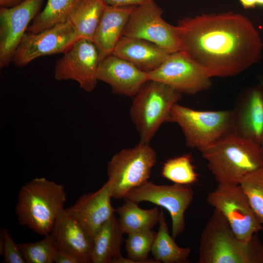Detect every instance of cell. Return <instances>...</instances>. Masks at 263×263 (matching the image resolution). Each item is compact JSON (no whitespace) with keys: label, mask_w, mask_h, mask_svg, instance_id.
<instances>
[{"label":"cell","mask_w":263,"mask_h":263,"mask_svg":"<svg viewBox=\"0 0 263 263\" xmlns=\"http://www.w3.org/2000/svg\"><path fill=\"white\" fill-rule=\"evenodd\" d=\"M147 73L149 80L163 83L181 94L193 95L212 84L206 71L180 51L169 54L159 67Z\"/></svg>","instance_id":"7c38bea8"},{"label":"cell","mask_w":263,"mask_h":263,"mask_svg":"<svg viewBox=\"0 0 263 263\" xmlns=\"http://www.w3.org/2000/svg\"><path fill=\"white\" fill-rule=\"evenodd\" d=\"M170 121L179 126L188 147L201 151L232 132L233 111H199L177 103L171 110Z\"/></svg>","instance_id":"52a82bcc"},{"label":"cell","mask_w":263,"mask_h":263,"mask_svg":"<svg viewBox=\"0 0 263 263\" xmlns=\"http://www.w3.org/2000/svg\"><path fill=\"white\" fill-rule=\"evenodd\" d=\"M107 5L112 6H138L154 0H103Z\"/></svg>","instance_id":"1f68e13d"},{"label":"cell","mask_w":263,"mask_h":263,"mask_svg":"<svg viewBox=\"0 0 263 263\" xmlns=\"http://www.w3.org/2000/svg\"><path fill=\"white\" fill-rule=\"evenodd\" d=\"M163 10L154 0L136 6L124 30L123 36L151 42L169 54L180 51L178 27L162 18Z\"/></svg>","instance_id":"9c48e42d"},{"label":"cell","mask_w":263,"mask_h":263,"mask_svg":"<svg viewBox=\"0 0 263 263\" xmlns=\"http://www.w3.org/2000/svg\"><path fill=\"white\" fill-rule=\"evenodd\" d=\"M190 154L167 160L163 163L161 174L174 184L191 185L198 181V175L192 163Z\"/></svg>","instance_id":"4316f807"},{"label":"cell","mask_w":263,"mask_h":263,"mask_svg":"<svg viewBox=\"0 0 263 263\" xmlns=\"http://www.w3.org/2000/svg\"><path fill=\"white\" fill-rule=\"evenodd\" d=\"M239 1L245 9L254 8L257 5L256 0H239Z\"/></svg>","instance_id":"836d02e7"},{"label":"cell","mask_w":263,"mask_h":263,"mask_svg":"<svg viewBox=\"0 0 263 263\" xmlns=\"http://www.w3.org/2000/svg\"><path fill=\"white\" fill-rule=\"evenodd\" d=\"M112 198L106 182L97 191L82 195L65 210L93 238L100 227L116 212L111 204Z\"/></svg>","instance_id":"9a60e30c"},{"label":"cell","mask_w":263,"mask_h":263,"mask_svg":"<svg viewBox=\"0 0 263 263\" xmlns=\"http://www.w3.org/2000/svg\"><path fill=\"white\" fill-rule=\"evenodd\" d=\"M193 197L194 190L191 185H158L148 181L131 190L124 200L137 204L149 202L165 208L170 215L172 236L175 238L185 230V213Z\"/></svg>","instance_id":"30bf717a"},{"label":"cell","mask_w":263,"mask_h":263,"mask_svg":"<svg viewBox=\"0 0 263 263\" xmlns=\"http://www.w3.org/2000/svg\"><path fill=\"white\" fill-rule=\"evenodd\" d=\"M80 0H47L45 8L39 12L28 27L27 32L37 33L66 22Z\"/></svg>","instance_id":"d4e9b609"},{"label":"cell","mask_w":263,"mask_h":263,"mask_svg":"<svg viewBox=\"0 0 263 263\" xmlns=\"http://www.w3.org/2000/svg\"><path fill=\"white\" fill-rule=\"evenodd\" d=\"M106 6L103 0H80L66 21L72 24L79 38L93 41Z\"/></svg>","instance_id":"7402d4cb"},{"label":"cell","mask_w":263,"mask_h":263,"mask_svg":"<svg viewBox=\"0 0 263 263\" xmlns=\"http://www.w3.org/2000/svg\"><path fill=\"white\" fill-rule=\"evenodd\" d=\"M180 51L210 77L236 75L258 63L261 36L246 16L227 12L186 18L178 22Z\"/></svg>","instance_id":"6da1fadb"},{"label":"cell","mask_w":263,"mask_h":263,"mask_svg":"<svg viewBox=\"0 0 263 263\" xmlns=\"http://www.w3.org/2000/svg\"><path fill=\"white\" fill-rule=\"evenodd\" d=\"M198 251L199 263H263V243L258 235L240 241L214 209L201 233Z\"/></svg>","instance_id":"7a4b0ae2"},{"label":"cell","mask_w":263,"mask_h":263,"mask_svg":"<svg viewBox=\"0 0 263 263\" xmlns=\"http://www.w3.org/2000/svg\"><path fill=\"white\" fill-rule=\"evenodd\" d=\"M0 254L5 263H26L19 244H16L8 230L1 228L0 230Z\"/></svg>","instance_id":"f546056e"},{"label":"cell","mask_w":263,"mask_h":263,"mask_svg":"<svg viewBox=\"0 0 263 263\" xmlns=\"http://www.w3.org/2000/svg\"><path fill=\"white\" fill-rule=\"evenodd\" d=\"M97 78L109 84L114 93L131 97H133L149 80L146 72L113 54L101 60Z\"/></svg>","instance_id":"2e32d148"},{"label":"cell","mask_w":263,"mask_h":263,"mask_svg":"<svg viewBox=\"0 0 263 263\" xmlns=\"http://www.w3.org/2000/svg\"><path fill=\"white\" fill-rule=\"evenodd\" d=\"M182 94L159 81L149 80L133 97L130 114L140 141L149 143L164 123L170 121L173 107Z\"/></svg>","instance_id":"5b68a950"},{"label":"cell","mask_w":263,"mask_h":263,"mask_svg":"<svg viewBox=\"0 0 263 263\" xmlns=\"http://www.w3.org/2000/svg\"><path fill=\"white\" fill-rule=\"evenodd\" d=\"M66 201L62 185L44 177L34 178L19 191L16 207L18 220L37 234L46 236Z\"/></svg>","instance_id":"277c9868"},{"label":"cell","mask_w":263,"mask_h":263,"mask_svg":"<svg viewBox=\"0 0 263 263\" xmlns=\"http://www.w3.org/2000/svg\"><path fill=\"white\" fill-rule=\"evenodd\" d=\"M207 201L223 215L240 241L248 242L263 229L239 184H218Z\"/></svg>","instance_id":"ba28073f"},{"label":"cell","mask_w":263,"mask_h":263,"mask_svg":"<svg viewBox=\"0 0 263 263\" xmlns=\"http://www.w3.org/2000/svg\"><path fill=\"white\" fill-rule=\"evenodd\" d=\"M25 0H0V8H9L15 6Z\"/></svg>","instance_id":"d6a6232c"},{"label":"cell","mask_w":263,"mask_h":263,"mask_svg":"<svg viewBox=\"0 0 263 263\" xmlns=\"http://www.w3.org/2000/svg\"><path fill=\"white\" fill-rule=\"evenodd\" d=\"M158 231L154 241L151 253L158 263H184L188 261L191 252L189 247L179 246L169 233L164 212L160 209Z\"/></svg>","instance_id":"cb8c5ba5"},{"label":"cell","mask_w":263,"mask_h":263,"mask_svg":"<svg viewBox=\"0 0 263 263\" xmlns=\"http://www.w3.org/2000/svg\"><path fill=\"white\" fill-rule=\"evenodd\" d=\"M156 157L149 143L141 141L113 155L107 166V182L112 198L124 199L131 190L147 182Z\"/></svg>","instance_id":"8992f818"},{"label":"cell","mask_w":263,"mask_h":263,"mask_svg":"<svg viewBox=\"0 0 263 263\" xmlns=\"http://www.w3.org/2000/svg\"><path fill=\"white\" fill-rule=\"evenodd\" d=\"M18 244L26 263H54L56 248L50 234L39 241Z\"/></svg>","instance_id":"f1b7e54d"},{"label":"cell","mask_w":263,"mask_h":263,"mask_svg":"<svg viewBox=\"0 0 263 263\" xmlns=\"http://www.w3.org/2000/svg\"><path fill=\"white\" fill-rule=\"evenodd\" d=\"M63 54L55 64V79L74 80L85 91H94L98 81L97 73L102 60L100 51L94 42L79 38Z\"/></svg>","instance_id":"8fae6325"},{"label":"cell","mask_w":263,"mask_h":263,"mask_svg":"<svg viewBox=\"0 0 263 263\" xmlns=\"http://www.w3.org/2000/svg\"><path fill=\"white\" fill-rule=\"evenodd\" d=\"M156 234L150 229L128 234L125 240L127 258L121 256L115 263H158L154 259L148 258Z\"/></svg>","instance_id":"484cf974"},{"label":"cell","mask_w":263,"mask_h":263,"mask_svg":"<svg viewBox=\"0 0 263 263\" xmlns=\"http://www.w3.org/2000/svg\"><path fill=\"white\" fill-rule=\"evenodd\" d=\"M132 201L125 200V203L115 209L118 215V222L124 234L152 229L158 223L160 210L157 207L150 209L140 208Z\"/></svg>","instance_id":"603a6c76"},{"label":"cell","mask_w":263,"mask_h":263,"mask_svg":"<svg viewBox=\"0 0 263 263\" xmlns=\"http://www.w3.org/2000/svg\"><path fill=\"white\" fill-rule=\"evenodd\" d=\"M218 184H239L263 168L260 145L231 132L201 151Z\"/></svg>","instance_id":"3957f363"},{"label":"cell","mask_w":263,"mask_h":263,"mask_svg":"<svg viewBox=\"0 0 263 263\" xmlns=\"http://www.w3.org/2000/svg\"><path fill=\"white\" fill-rule=\"evenodd\" d=\"M44 0H25L12 7L0 9V67L12 62L15 51L29 23L39 12Z\"/></svg>","instance_id":"5bb4252c"},{"label":"cell","mask_w":263,"mask_h":263,"mask_svg":"<svg viewBox=\"0 0 263 263\" xmlns=\"http://www.w3.org/2000/svg\"><path fill=\"white\" fill-rule=\"evenodd\" d=\"M257 5L263 7V0H256Z\"/></svg>","instance_id":"d590c367"},{"label":"cell","mask_w":263,"mask_h":263,"mask_svg":"<svg viewBox=\"0 0 263 263\" xmlns=\"http://www.w3.org/2000/svg\"><path fill=\"white\" fill-rule=\"evenodd\" d=\"M123 233L114 214L98 229L93 238V263H115L121 256Z\"/></svg>","instance_id":"44dd1931"},{"label":"cell","mask_w":263,"mask_h":263,"mask_svg":"<svg viewBox=\"0 0 263 263\" xmlns=\"http://www.w3.org/2000/svg\"><path fill=\"white\" fill-rule=\"evenodd\" d=\"M233 111L232 132L260 145L263 139V86L249 89Z\"/></svg>","instance_id":"e0dca14e"},{"label":"cell","mask_w":263,"mask_h":263,"mask_svg":"<svg viewBox=\"0 0 263 263\" xmlns=\"http://www.w3.org/2000/svg\"><path fill=\"white\" fill-rule=\"evenodd\" d=\"M54 263H89L86 259L72 252L56 249Z\"/></svg>","instance_id":"4dcf8cb0"},{"label":"cell","mask_w":263,"mask_h":263,"mask_svg":"<svg viewBox=\"0 0 263 263\" xmlns=\"http://www.w3.org/2000/svg\"><path fill=\"white\" fill-rule=\"evenodd\" d=\"M261 83L263 85V80H261ZM260 148H261V152H262V156H263V139L262 140V141L260 144Z\"/></svg>","instance_id":"e575fe53"},{"label":"cell","mask_w":263,"mask_h":263,"mask_svg":"<svg viewBox=\"0 0 263 263\" xmlns=\"http://www.w3.org/2000/svg\"><path fill=\"white\" fill-rule=\"evenodd\" d=\"M239 185L255 215L263 226V168L246 175Z\"/></svg>","instance_id":"83f0119b"},{"label":"cell","mask_w":263,"mask_h":263,"mask_svg":"<svg viewBox=\"0 0 263 263\" xmlns=\"http://www.w3.org/2000/svg\"><path fill=\"white\" fill-rule=\"evenodd\" d=\"M136 6L106 5L93 40L102 59L112 54Z\"/></svg>","instance_id":"ffe728a7"},{"label":"cell","mask_w":263,"mask_h":263,"mask_svg":"<svg viewBox=\"0 0 263 263\" xmlns=\"http://www.w3.org/2000/svg\"><path fill=\"white\" fill-rule=\"evenodd\" d=\"M50 234L57 249L72 252L92 263L93 238L65 209L59 212Z\"/></svg>","instance_id":"ac0fdd59"},{"label":"cell","mask_w":263,"mask_h":263,"mask_svg":"<svg viewBox=\"0 0 263 263\" xmlns=\"http://www.w3.org/2000/svg\"><path fill=\"white\" fill-rule=\"evenodd\" d=\"M79 38L68 21L37 33L26 32L13 56L17 67H24L35 59L64 53Z\"/></svg>","instance_id":"4fadbf2b"},{"label":"cell","mask_w":263,"mask_h":263,"mask_svg":"<svg viewBox=\"0 0 263 263\" xmlns=\"http://www.w3.org/2000/svg\"><path fill=\"white\" fill-rule=\"evenodd\" d=\"M112 54L148 73L159 67L170 54L147 40L122 36Z\"/></svg>","instance_id":"d6986e66"}]
</instances>
